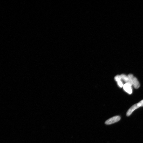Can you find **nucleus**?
<instances>
[{
    "mask_svg": "<svg viewBox=\"0 0 143 143\" xmlns=\"http://www.w3.org/2000/svg\"><path fill=\"white\" fill-rule=\"evenodd\" d=\"M143 106V100H142L139 103L132 106L127 111L126 113V115L127 116L130 115L135 110Z\"/></svg>",
    "mask_w": 143,
    "mask_h": 143,
    "instance_id": "obj_1",
    "label": "nucleus"
},
{
    "mask_svg": "<svg viewBox=\"0 0 143 143\" xmlns=\"http://www.w3.org/2000/svg\"><path fill=\"white\" fill-rule=\"evenodd\" d=\"M128 76L131 80L134 88L136 89L138 88L140 86V84L136 78L132 74H129Z\"/></svg>",
    "mask_w": 143,
    "mask_h": 143,
    "instance_id": "obj_2",
    "label": "nucleus"
},
{
    "mask_svg": "<svg viewBox=\"0 0 143 143\" xmlns=\"http://www.w3.org/2000/svg\"><path fill=\"white\" fill-rule=\"evenodd\" d=\"M121 117L119 116H116L110 119L105 122V124L107 125H110L114 124L119 121Z\"/></svg>",
    "mask_w": 143,
    "mask_h": 143,
    "instance_id": "obj_3",
    "label": "nucleus"
},
{
    "mask_svg": "<svg viewBox=\"0 0 143 143\" xmlns=\"http://www.w3.org/2000/svg\"><path fill=\"white\" fill-rule=\"evenodd\" d=\"M132 86L127 83H126L123 86V87L124 90L126 92L129 94H131L132 93Z\"/></svg>",
    "mask_w": 143,
    "mask_h": 143,
    "instance_id": "obj_4",
    "label": "nucleus"
},
{
    "mask_svg": "<svg viewBox=\"0 0 143 143\" xmlns=\"http://www.w3.org/2000/svg\"><path fill=\"white\" fill-rule=\"evenodd\" d=\"M121 79L123 80L126 83L132 86L133 85L130 79L128 76L124 74H122L120 75Z\"/></svg>",
    "mask_w": 143,
    "mask_h": 143,
    "instance_id": "obj_5",
    "label": "nucleus"
},
{
    "mask_svg": "<svg viewBox=\"0 0 143 143\" xmlns=\"http://www.w3.org/2000/svg\"><path fill=\"white\" fill-rule=\"evenodd\" d=\"M115 80L117 81L121 80V78L120 75H118L114 77Z\"/></svg>",
    "mask_w": 143,
    "mask_h": 143,
    "instance_id": "obj_6",
    "label": "nucleus"
},
{
    "mask_svg": "<svg viewBox=\"0 0 143 143\" xmlns=\"http://www.w3.org/2000/svg\"><path fill=\"white\" fill-rule=\"evenodd\" d=\"M119 86L120 87H122L124 85L121 80H120L117 82Z\"/></svg>",
    "mask_w": 143,
    "mask_h": 143,
    "instance_id": "obj_7",
    "label": "nucleus"
}]
</instances>
